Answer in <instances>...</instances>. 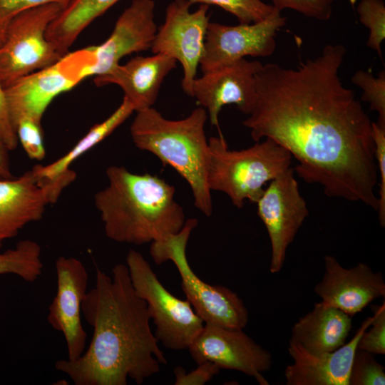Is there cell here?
<instances>
[{"label": "cell", "instance_id": "cell-1", "mask_svg": "<svg viewBox=\"0 0 385 385\" xmlns=\"http://www.w3.org/2000/svg\"><path fill=\"white\" fill-rule=\"evenodd\" d=\"M346 52L342 44H328L296 68L262 64L256 102L242 124L255 141L270 138L286 149L304 182L321 185L328 197L377 211L372 122L340 80Z\"/></svg>", "mask_w": 385, "mask_h": 385}, {"label": "cell", "instance_id": "cell-2", "mask_svg": "<svg viewBox=\"0 0 385 385\" xmlns=\"http://www.w3.org/2000/svg\"><path fill=\"white\" fill-rule=\"evenodd\" d=\"M81 312L93 327L88 348L76 360L59 359L54 364L74 384L126 385L130 379L139 385L167 364L146 303L135 292L126 265H115L111 277L97 270Z\"/></svg>", "mask_w": 385, "mask_h": 385}, {"label": "cell", "instance_id": "cell-3", "mask_svg": "<svg viewBox=\"0 0 385 385\" xmlns=\"http://www.w3.org/2000/svg\"><path fill=\"white\" fill-rule=\"evenodd\" d=\"M106 173L108 185L95 194L94 205L109 239L142 245L180 231L185 215L173 185L123 166L111 165Z\"/></svg>", "mask_w": 385, "mask_h": 385}, {"label": "cell", "instance_id": "cell-4", "mask_svg": "<svg viewBox=\"0 0 385 385\" xmlns=\"http://www.w3.org/2000/svg\"><path fill=\"white\" fill-rule=\"evenodd\" d=\"M130 128L133 143L173 168L189 185L195 206L205 216L212 212L207 182L209 143L205 125L208 118L202 107L180 120H169L153 107L136 111Z\"/></svg>", "mask_w": 385, "mask_h": 385}, {"label": "cell", "instance_id": "cell-5", "mask_svg": "<svg viewBox=\"0 0 385 385\" xmlns=\"http://www.w3.org/2000/svg\"><path fill=\"white\" fill-rule=\"evenodd\" d=\"M208 143V188L226 194L240 209L245 200L256 203L264 185L291 167V154L270 138L240 150H230L222 135Z\"/></svg>", "mask_w": 385, "mask_h": 385}, {"label": "cell", "instance_id": "cell-6", "mask_svg": "<svg viewBox=\"0 0 385 385\" xmlns=\"http://www.w3.org/2000/svg\"><path fill=\"white\" fill-rule=\"evenodd\" d=\"M197 225L196 219H188L178 233L152 242L150 256L156 265L167 261L175 265L186 299L205 324L243 329L247 324L249 312L237 294L227 287L206 283L197 276L188 262L187 245Z\"/></svg>", "mask_w": 385, "mask_h": 385}, {"label": "cell", "instance_id": "cell-7", "mask_svg": "<svg viewBox=\"0 0 385 385\" xmlns=\"http://www.w3.org/2000/svg\"><path fill=\"white\" fill-rule=\"evenodd\" d=\"M126 266L135 292L146 303L158 342L168 349H188L204 321L187 299L176 297L163 286L141 253L130 249Z\"/></svg>", "mask_w": 385, "mask_h": 385}, {"label": "cell", "instance_id": "cell-8", "mask_svg": "<svg viewBox=\"0 0 385 385\" xmlns=\"http://www.w3.org/2000/svg\"><path fill=\"white\" fill-rule=\"evenodd\" d=\"M96 62L93 46L62 56L53 64L25 76L5 88L12 124L21 119L41 123L53 100L92 76Z\"/></svg>", "mask_w": 385, "mask_h": 385}, {"label": "cell", "instance_id": "cell-9", "mask_svg": "<svg viewBox=\"0 0 385 385\" xmlns=\"http://www.w3.org/2000/svg\"><path fill=\"white\" fill-rule=\"evenodd\" d=\"M63 7L58 3L36 6L9 23L0 46V83L4 88L62 56L47 39L46 32Z\"/></svg>", "mask_w": 385, "mask_h": 385}, {"label": "cell", "instance_id": "cell-10", "mask_svg": "<svg viewBox=\"0 0 385 385\" xmlns=\"http://www.w3.org/2000/svg\"><path fill=\"white\" fill-rule=\"evenodd\" d=\"M191 6L187 0H173L168 5L164 22L158 27L150 47L153 53L166 55L181 64V86L190 96L210 22L208 5L200 4L194 11H190Z\"/></svg>", "mask_w": 385, "mask_h": 385}, {"label": "cell", "instance_id": "cell-11", "mask_svg": "<svg viewBox=\"0 0 385 385\" xmlns=\"http://www.w3.org/2000/svg\"><path fill=\"white\" fill-rule=\"evenodd\" d=\"M257 214L264 223L271 243L270 271L279 272L287 250L309 215L307 202L301 195L294 168L270 182L256 202Z\"/></svg>", "mask_w": 385, "mask_h": 385}, {"label": "cell", "instance_id": "cell-12", "mask_svg": "<svg viewBox=\"0 0 385 385\" xmlns=\"http://www.w3.org/2000/svg\"><path fill=\"white\" fill-rule=\"evenodd\" d=\"M287 19L274 7L263 21L238 25L209 22L200 66L202 73L245 56L266 57L276 48V35Z\"/></svg>", "mask_w": 385, "mask_h": 385}, {"label": "cell", "instance_id": "cell-13", "mask_svg": "<svg viewBox=\"0 0 385 385\" xmlns=\"http://www.w3.org/2000/svg\"><path fill=\"white\" fill-rule=\"evenodd\" d=\"M74 179L38 178L32 169L19 177L0 176V248L27 225L39 221Z\"/></svg>", "mask_w": 385, "mask_h": 385}, {"label": "cell", "instance_id": "cell-14", "mask_svg": "<svg viewBox=\"0 0 385 385\" xmlns=\"http://www.w3.org/2000/svg\"><path fill=\"white\" fill-rule=\"evenodd\" d=\"M188 349L197 364L210 361L220 369L239 371L260 384H268L262 374L270 369L272 354L242 329L205 323Z\"/></svg>", "mask_w": 385, "mask_h": 385}, {"label": "cell", "instance_id": "cell-15", "mask_svg": "<svg viewBox=\"0 0 385 385\" xmlns=\"http://www.w3.org/2000/svg\"><path fill=\"white\" fill-rule=\"evenodd\" d=\"M262 66L244 58L195 79L190 96L206 110L211 125L219 129V113L228 104H235L247 115L251 113L257 98L255 76Z\"/></svg>", "mask_w": 385, "mask_h": 385}, {"label": "cell", "instance_id": "cell-16", "mask_svg": "<svg viewBox=\"0 0 385 385\" xmlns=\"http://www.w3.org/2000/svg\"><path fill=\"white\" fill-rule=\"evenodd\" d=\"M57 289L48 307L47 321L63 334L68 359L74 361L84 352L87 334L81 323V305L87 293L88 274L78 259L60 256L55 264Z\"/></svg>", "mask_w": 385, "mask_h": 385}, {"label": "cell", "instance_id": "cell-17", "mask_svg": "<svg viewBox=\"0 0 385 385\" xmlns=\"http://www.w3.org/2000/svg\"><path fill=\"white\" fill-rule=\"evenodd\" d=\"M324 264L323 277L314 288L322 302L352 317L374 299L385 297L383 274L366 264L345 268L332 255L324 256Z\"/></svg>", "mask_w": 385, "mask_h": 385}, {"label": "cell", "instance_id": "cell-18", "mask_svg": "<svg viewBox=\"0 0 385 385\" xmlns=\"http://www.w3.org/2000/svg\"><path fill=\"white\" fill-rule=\"evenodd\" d=\"M153 0H133L118 18L110 36L93 46L96 65L93 76L105 74L124 56L150 49L158 26Z\"/></svg>", "mask_w": 385, "mask_h": 385}, {"label": "cell", "instance_id": "cell-19", "mask_svg": "<svg viewBox=\"0 0 385 385\" xmlns=\"http://www.w3.org/2000/svg\"><path fill=\"white\" fill-rule=\"evenodd\" d=\"M373 316L364 320L352 339L339 348L317 354L289 340L288 352L293 364L284 370L287 385H348L357 344L369 327Z\"/></svg>", "mask_w": 385, "mask_h": 385}, {"label": "cell", "instance_id": "cell-20", "mask_svg": "<svg viewBox=\"0 0 385 385\" xmlns=\"http://www.w3.org/2000/svg\"><path fill=\"white\" fill-rule=\"evenodd\" d=\"M177 62L160 53L137 56L105 74L94 76L93 81L98 87L110 84L119 86L123 91V98L136 112L153 107L163 81L176 68Z\"/></svg>", "mask_w": 385, "mask_h": 385}, {"label": "cell", "instance_id": "cell-21", "mask_svg": "<svg viewBox=\"0 0 385 385\" xmlns=\"http://www.w3.org/2000/svg\"><path fill=\"white\" fill-rule=\"evenodd\" d=\"M351 329V316L321 302L294 324L290 341L317 354L344 344Z\"/></svg>", "mask_w": 385, "mask_h": 385}, {"label": "cell", "instance_id": "cell-22", "mask_svg": "<svg viewBox=\"0 0 385 385\" xmlns=\"http://www.w3.org/2000/svg\"><path fill=\"white\" fill-rule=\"evenodd\" d=\"M120 0H69L50 24L46 37L61 56L81 32Z\"/></svg>", "mask_w": 385, "mask_h": 385}, {"label": "cell", "instance_id": "cell-23", "mask_svg": "<svg viewBox=\"0 0 385 385\" xmlns=\"http://www.w3.org/2000/svg\"><path fill=\"white\" fill-rule=\"evenodd\" d=\"M135 112L123 98L120 105L104 120L94 125L66 153L47 165H36L31 169L39 178L52 180L71 170V165L86 152L109 136Z\"/></svg>", "mask_w": 385, "mask_h": 385}, {"label": "cell", "instance_id": "cell-24", "mask_svg": "<svg viewBox=\"0 0 385 385\" xmlns=\"http://www.w3.org/2000/svg\"><path fill=\"white\" fill-rule=\"evenodd\" d=\"M41 248L31 240L18 242L14 248L0 252V275L15 274L28 282H35L42 274Z\"/></svg>", "mask_w": 385, "mask_h": 385}, {"label": "cell", "instance_id": "cell-25", "mask_svg": "<svg viewBox=\"0 0 385 385\" xmlns=\"http://www.w3.org/2000/svg\"><path fill=\"white\" fill-rule=\"evenodd\" d=\"M359 21L369 31L366 45L383 60L381 44L385 38V4L383 0H361L356 7Z\"/></svg>", "mask_w": 385, "mask_h": 385}, {"label": "cell", "instance_id": "cell-26", "mask_svg": "<svg viewBox=\"0 0 385 385\" xmlns=\"http://www.w3.org/2000/svg\"><path fill=\"white\" fill-rule=\"evenodd\" d=\"M191 4L215 5L234 15L240 24L259 22L267 19L274 6L261 0H187Z\"/></svg>", "mask_w": 385, "mask_h": 385}, {"label": "cell", "instance_id": "cell-27", "mask_svg": "<svg viewBox=\"0 0 385 385\" xmlns=\"http://www.w3.org/2000/svg\"><path fill=\"white\" fill-rule=\"evenodd\" d=\"M351 81L361 88V100L369 103L370 110L378 113L377 122L385 125V71H380L374 77L369 71L358 70Z\"/></svg>", "mask_w": 385, "mask_h": 385}, {"label": "cell", "instance_id": "cell-28", "mask_svg": "<svg viewBox=\"0 0 385 385\" xmlns=\"http://www.w3.org/2000/svg\"><path fill=\"white\" fill-rule=\"evenodd\" d=\"M385 368L374 354L356 349L352 361L348 385H384Z\"/></svg>", "mask_w": 385, "mask_h": 385}, {"label": "cell", "instance_id": "cell-29", "mask_svg": "<svg viewBox=\"0 0 385 385\" xmlns=\"http://www.w3.org/2000/svg\"><path fill=\"white\" fill-rule=\"evenodd\" d=\"M19 143L26 155L34 160H42L46 156L43 133L41 123L25 118L15 125Z\"/></svg>", "mask_w": 385, "mask_h": 385}, {"label": "cell", "instance_id": "cell-30", "mask_svg": "<svg viewBox=\"0 0 385 385\" xmlns=\"http://www.w3.org/2000/svg\"><path fill=\"white\" fill-rule=\"evenodd\" d=\"M373 319L363 332L357 344V349L370 352L374 355L385 354V303L372 306Z\"/></svg>", "mask_w": 385, "mask_h": 385}, {"label": "cell", "instance_id": "cell-31", "mask_svg": "<svg viewBox=\"0 0 385 385\" xmlns=\"http://www.w3.org/2000/svg\"><path fill=\"white\" fill-rule=\"evenodd\" d=\"M272 6L281 11L294 10L301 14L319 21L329 20L332 14L334 0H271Z\"/></svg>", "mask_w": 385, "mask_h": 385}, {"label": "cell", "instance_id": "cell-32", "mask_svg": "<svg viewBox=\"0 0 385 385\" xmlns=\"http://www.w3.org/2000/svg\"><path fill=\"white\" fill-rule=\"evenodd\" d=\"M372 137L375 146V159L379 175V221L385 226V125L372 122Z\"/></svg>", "mask_w": 385, "mask_h": 385}, {"label": "cell", "instance_id": "cell-33", "mask_svg": "<svg viewBox=\"0 0 385 385\" xmlns=\"http://www.w3.org/2000/svg\"><path fill=\"white\" fill-rule=\"evenodd\" d=\"M69 0H0V46L4 41L6 28L19 14L30 9L51 3L64 5Z\"/></svg>", "mask_w": 385, "mask_h": 385}, {"label": "cell", "instance_id": "cell-34", "mask_svg": "<svg viewBox=\"0 0 385 385\" xmlns=\"http://www.w3.org/2000/svg\"><path fill=\"white\" fill-rule=\"evenodd\" d=\"M195 369L186 372L182 366H177L173 372L175 385H203L209 382L219 374L220 368L210 361H204L197 364Z\"/></svg>", "mask_w": 385, "mask_h": 385}, {"label": "cell", "instance_id": "cell-35", "mask_svg": "<svg viewBox=\"0 0 385 385\" xmlns=\"http://www.w3.org/2000/svg\"><path fill=\"white\" fill-rule=\"evenodd\" d=\"M0 143L11 151L19 145L7 104L5 89L0 83Z\"/></svg>", "mask_w": 385, "mask_h": 385}, {"label": "cell", "instance_id": "cell-36", "mask_svg": "<svg viewBox=\"0 0 385 385\" xmlns=\"http://www.w3.org/2000/svg\"><path fill=\"white\" fill-rule=\"evenodd\" d=\"M0 176L12 178L9 150L0 143Z\"/></svg>", "mask_w": 385, "mask_h": 385}]
</instances>
